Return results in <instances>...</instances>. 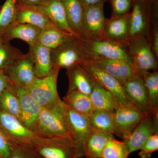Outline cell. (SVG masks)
I'll list each match as a JSON object with an SVG mask.
<instances>
[{
	"label": "cell",
	"instance_id": "ee69618b",
	"mask_svg": "<svg viewBox=\"0 0 158 158\" xmlns=\"http://www.w3.org/2000/svg\"><path fill=\"white\" fill-rule=\"evenodd\" d=\"M3 41H4V40H3L2 39V36L0 35V44H1V43H2L3 42Z\"/></svg>",
	"mask_w": 158,
	"mask_h": 158
},
{
	"label": "cell",
	"instance_id": "5b68a950",
	"mask_svg": "<svg viewBox=\"0 0 158 158\" xmlns=\"http://www.w3.org/2000/svg\"><path fill=\"white\" fill-rule=\"evenodd\" d=\"M59 73L46 77H36L26 88L36 102L42 108L53 107L61 100L57 91Z\"/></svg>",
	"mask_w": 158,
	"mask_h": 158
},
{
	"label": "cell",
	"instance_id": "603a6c76",
	"mask_svg": "<svg viewBox=\"0 0 158 158\" xmlns=\"http://www.w3.org/2000/svg\"><path fill=\"white\" fill-rule=\"evenodd\" d=\"M66 69L69 84L67 93L77 91L89 96L94 81L81 65L77 64Z\"/></svg>",
	"mask_w": 158,
	"mask_h": 158
},
{
	"label": "cell",
	"instance_id": "cb8c5ba5",
	"mask_svg": "<svg viewBox=\"0 0 158 158\" xmlns=\"http://www.w3.org/2000/svg\"><path fill=\"white\" fill-rule=\"evenodd\" d=\"M74 37L59 30L50 22L41 29L37 44L52 50Z\"/></svg>",
	"mask_w": 158,
	"mask_h": 158
},
{
	"label": "cell",
	"instance_id": "4fadbf2b",
	"mask_svg": "<svg viewBox=\"0 0 158 158\" xmlns=\"http://www.w3.org/2000/svg\"><path fill=\"white\" fill-rule=\"evenodd\" d=\"M52 58L54 67L59 70L61 69H67L80 64L85 60L77 37L52 50Z\"/></svg>",
	"mask_w": 158,
	"mask_h": 158
},
{
	"label": "cell",
	"instance_id": "ac0fdd59",
	"mask_svg": "<svg viewBox=\"0 0 158 158\" xmlns=\"http://www.w3.org/2000/svg\"><path fill=\"white\" fill-rule=\"evenodd\" d=\"M130 13L113 16L106 19L104 38L107 40L126 45L129 41Z\"/></svg>",
	"mask_w": 158,
	"mask_h": 158
},
{
	"label": "cell",
	"instance_id": "f1b7e54d",
	"mask_svg": "<svg viewBox=\"0 0 158 158\" xmlns=\"http://www.w3.org/2000/svg\"><path fill=\"white\" fill-rule=\"evenodd\" d=\"M142 77L147 91L150 109L152 113H158V72H148Z\"/></svg>",
	"mask_w": 158,
	"mask_h": 158
},
{
	"label": "cell",
	"instance_id": "ffe728a7",
	"mask_svg": "<svg viewBox=\"0 0 158 158\" xmlns=\"http://www.w3.org/2000/svg\"><path fill=\"white\" fill-rule=\"evenodd\" d=\"M4 71L11 81L26 88L36 78L34 63L28 53L24 54Z\"/></svg>",
	"mask_w": 158,
	"mask_h": 158
},
{
	"label": "cell",
	"instance_id": "3957f363",
	"mask_svg": "<svg viewBox=\"0 0 158 158\" xmlns=\"http://www.w3.org/2000/svg\"><path fill=\"white\" fill-rule=\"evenodd\" d=\"M34 132L38 137L43 138L66 136L72 138L64 117L62 100L53 107L41 109Z\"/></svg>",
	"mask_w": 158,
	"mask_h": 158
},
{
	"label": "cell",
	"instance_id": "52a82bcc",
	"mask_svg": "<svg viewBox=\"0 0 158 158\" xmlns=\"http://www.w3.org/2000/svg\"><path fill=\"white\" fill-rule=\"evenodd\" d=\"M0 130L10 144L30 147L38 136L26 127L15 116L0 110Z\"/></svg>",
	"mask_w": 158,
	"mask_h": 158
},
{
	"label": "cell",
	"instance_id": "7c38bea8",
	"mask_svg": "<svg viewBox=\"0 0 158 158\" xmlns=\"http://www.w3.org/2000/svg\"><path fill=\"white\" fill-rule=\"evenodd\" d=\"M149 114L143 113L134 107H117L113 113L114 134L124 139L142 118Z\"/></svg>",
	"mask_w": 158,
	"mask_h": 158
},
{
	"label": "cell",
	"instance_id": "d590c367",
	"mask_svg": "<svg viewBox=\"0 0 158 158\" xmlns=\"http://www.w3.org/2000/svg\"><path fill=\"white\" fill-rule=\"evenodd\" d=\"M158 149V132L148 138L140 149L138 155L141 158H150Z\"/></svg>",
	"mask_w": 158,
	"mask_h": 158
},
{
	"label": "cell",
	"instance_id": "ba28073f",
	"mask_svg": "<svg viewBox=\"0 0 158 158\" xmlns=\"http://www.w3.org/2000/svg\"><path fill=\"white\" fill-rule=\"evenodd\" d=\"M106 19L104 4L84 8L81 37L88 40L105 39Z\"/></svg>",
	"mask_w": 158,
	"mask_h": 158
},
{
	"label": "cell",
	"instance_id": "9a60e30c",
	"mask_svg": "<svg viewBox=\"0 0 158 158\" xmlns=\"http://www.w3.org/2000/svg\"><path fill=\"white\" fill-rule=\"evenodd\" d=\"M29 6H33L41 11L59 30L74 37H79L69 27L61 0H44L37 5Z\"/></svg>",
	"mask_w": 158,
	"mask_h": 158
},
{
	"label": "cell",
	"instance_id": "bcb514c9",
	"mask_svg": "<svg viewBox=\"0 0 158 158\" xmlns=\"http://www.w3.org/2000/svg\"><path fill=\"white\" fill-rule=\"evenodd\" d=\"M140 1H148V0H140Z\"/></svg>",
	"mask_w": 158,
	"mask_h": 158
},
{
	"label": "cell",
	"instance_id": "4316f807",
	"mask_svg": "<svg viewBox=\"0 0 158 158\" xmlns=\"http://www.w3.org/2000/svg\"><path fill=\"white\" fill-rule=\"evenodd\" d=\"M62 101L74 112L86 117L90 116L94 110L89 95L79 91L67 93Z\"/></svg>",
	"mask_w": 158,
	"mask_h": 158
},
{
	"label": "cell",
	"instance_id": "7a4b0ae2",
	"mask_svg": "<svg viewBox=\"0 0 158 158\" xmlns=\"http://www.w3.org/2000/svg\"><path fill=\"white\" fill-rule=\"evenodd\" d=\"M30 147L43 158H79L78 148L69 137L37 136L31 142Z\"/></svg>",
	"mask_w": 158,
	"mask_h": 158
},
{
	"label": "cell",
	"instance_id": "484cf974",
	"mask_svg": "<svg viewBox=\"0 0 158 158\" xmlns=\"http://www.w3.org/2000/svg\"><path fill=\"white\" fill-rule=\"evenodd\" d=\"M15 22L29 24L42 29L51 22L45 15L33 6L17 4Z\"/></svg>",
	"mask_w": 158,
	"mask_h": 158
},
{
	"label": "cell",
	"instance_id": "8992f818",
	"mask_svg": "<svg viewBox=\"0 0 158 158\" xmlns=\"http://www.w3.org/2000/svg\"><path fill=\"white\" fill-rule=\"evenodd\" d=\"M80 65L94 81L101 85L113 95L118 106L135 107L125 92L121 83L117 79L101 70L87 60H84Z\"/></svg>",
	"mask_w": 158,
	"mask_h": 158
},
{
	"label": "cell",
	"instance_id": "e575fe53",
	"mask_svg": "<svg viewBox=\"0 0 158 158\" xmlns=\"http://www.w3.org/2000/svg\"><path fill=\"white\" fill-rule=\"evenodd\" d=\"M11 148L8 158H43L30 147L11 144Z\"/></svg>",
	"mask_w": 158,
	"mask_h": 158
},
{
	"label": "cell",
	"instance_id": "f546056e",
	"mask_svg": "<svg viewBox=\"0 0 158 158\" xmlns=\"http://www.w3.org/2000/svg\"><path fill=\"white\" fill-rule=\"evenodd\" d=\"M90 128L112 133L114 135L113 113L94 110L88 117Z\"/></svg>",
	"mask_w": 158,
	"mask_h": 158
},
{
	"label": "cell",
	"instance_id": "e0dca14e",
	"mask_svg": "<svg viewBox=\"0 0 158 158\" xmlns=\"http://www.w3.org/2000/svg\"><path fill=\"white\" fill-rule=\"evenodd\" d=\"M27 53L34 63L36 77L43 78L59 72L53 64L52 50L36 44L29 46Z\"/></svg>",
	"mask_w": 158,
	"mask_h": 158
},
{
	"label": "cell",
	"instance_id": "1f68e13d",
	"mask_svg": "<svg viewBox=\"0 0 158 158\" xmlns=\"http://www.w3.org/2000/svg\"><path fill=\"white\" fill-rule=\"evenodd\" d=\"M24 55L9 42L3 41L0 44V69L5 70Z\"/></svg>",
	"mask_w": 158,
	"mask_h": 158
},
{
	"label": "cell",
	"instance_id": "7402d4cb",
	"mask_svg": "<svg viewBox=\"0 0 158 158\" xmlns=\"http://www.w3.org/2000/svg\"><path fill=\"white\" fill-rule=\"evenodd\" d=\"M114 138L112 133L91 128L83 142L84 156L86 158H101V154L105 145Z\"/></svg>",
	"mask_w": 158,
	"mask_h": 158
},
{
	"label": "cell",
	"instance_id": "ab89813d",
	"mask_svg": "<svg viewBox=\"0 0 158 158\" xmlns=\"http://www.w3.org/2000/svg\"><path fill=\"white\" fill-rule=\"evenodd\" d=\"M10 80L5 71L0 69V97L10 86Z\"/></svg>",
	"mask_w": 158,
	"mask_h": 158
},
{
	"label": "cell",
	"instance_id": "836d02e7",
	"mask_svg": "<svg viewBox=\"0 0 158 158\" xmlns=\"http://www.w3.org/2000/svg\"><path fill=\"white\" fill-rule=\"evenodd\" d=\"M129 155L124 142L114 138L105 145L101 154V158H127Z\"/></svg>",
	"mask_w": 158,
	"mask_h": 158
},
{
	"label": "cell",
	"instance_id": "d6a6232c",
	"mask_svg": "<svg viewBox=\"0 0 158 158\" xmlns=\"http://www.w3.org/2000/svg\"><path fill=\"white\" fill-rule=\"evenodd\" d=\"M17 0H6L0 9V35L15 22L17 13Z\"/></svg>",
	"mask_w": 158,
	"mask_h": 158
},
{
	"label": "cell",
	"instance_id": "f35d334b",
	"mask_svg": "<svg viewBox=\"0 0 158 158\" xmlns=\"http://www.w3.org/2000/svg\"><path fill=\"white\" fill-rule=\"evenodd\" d=\"M11 152V144L0 130V156L2 158H8Z\"/></svg>",
	"mask_w": 158,
	"mask_h": 158
},
{
	"label": "cell",
	"instance_id": "7dc6e473",
	"mask_svg": "<svg viewBox=\"0 0 158 158\" xmlns=\"http://www.w3.org/2000/svg\"><path fill=\"white\" fill-rule=\"evenodd\" d=\"M0 158H2V157L1 156H0Z\"/></svg>",
	"mask_w": 158,
	"mask_h": 158
},
{
	"label": "cell",
	"instance_id": "7bdbcfd3",
	"mask_svg": "<svg viewBox=\"0 0 158 158\" xmlns=\"http://www.w3.org/2000/svg\"><path fill=\"white\" fill-rule=\"evenodd\" d=\"M152 3L153 4H157L158 0H152Z\"/></svg>",
	"mask_w": 158,
	"mask_h": 158
},
{
	"label": "cell",
	"instance_id": "c3c4849f",
	"mask_svg": "<svg viewBox=\"0 0 158 158\" xmlns=\"http://www.w3.org/2000/svg\"><path fill=\"white\" fill-rule=\"evenodd\" d=\"M1 9V6H0V9Z\"/></svg>",
	"mask_w": 158,
	"mask_h": 158
},
{
	"label": "cell",
	"instance_id": "8d00e7d4",
	"mask_svg": "<svg viewBox=\"0 0 158 158\" xmlns=\"http://www.w3.org/2000/svg\"><path fill=\"white\" fill-rule=\"evenodd\" d=\"M134 0H110L113 9V16H119L129 13Z\"/></svg>",
	"mask_w": 158,
	"mask_h": 158
},
{
	"label": "cell",
	"instance_id": "83f0119b",
	"mask_svg": "<svg viewBox=\"0 0 158 158\" xmlns=\"http://www.w3.org/2000/svg\"><path fill=\"white\" fill-rule=\"evenodd\" d=\"M69 24L73 31L81 37V27L84 13V7L79 0H61Z\"/></svg>",
	"mask_w": 158,
	"mask_h": 158
},
{
	"label": "cell",
	"instance_id": "8fae6325",
	"mask_svg": "<svg viewBox=\"0 0 158 158\" xmlns=\"http://www.w3.org/2000/svg\"><path fill=\"white\" fill-rule=\"evenodd\" d=\"M10 87L19 102L21 113V122L34 132L35 123L42 108L33 98L25 86L10 80Z\"/></svg>",
	"mask_w": 158,
	"mask_h": 158
},
{
	"label": "cell",
	"instance_id": "277c9868",
	"mask_svg": "<svg viewBox=\"0 0 158 158\" xmlns=\"http://www.w3.org/2000/svg\"><path fill=\"white\" fill-rule=\"evenodd\" d=\"M126 46L132 64L138 75L142 77L150 70H157L158 59L152 52L147 38L141 37L131 40Z\"/></svg>",
	"mask_w": 158,
	"mask_h": 158
},
{
	"label": "cell",
	"instance_id": "b9f144b4",
	"mask_svg": "<svg viewBox=\"0 0 158 158\" xmlns=\"http://www.w3.org/2000/svg\"><path fill=\"white\" fill-rule=\"evenodd\" d=\"M44 0H23L22 3L20 4L26 6H34L43 2Z\"/></svg>",
	"mask_w": 158,
	"mask_h": 158
},
{
	"label": "cell",
	"instance_id": "6da1fadb",
	"mask_svg": "<svg viewBox=\"0 0 158 158\" xmlns=\"http://www.w3.org/2000/svg\"><path fill=\"white\" fill-rule=\"evenodd\" d=\"M77 40L85 60L120 59L131 62L126 45L106 39L88 40L77 37Z\"/></svg>",
	"mask_w": 158,
	"mask_h": 158
},
{
	"label": "cell",
	"instance_id": "4dcf8cb0",
	"mask_svg": "<svg viewBox=\"0 0 158 158\" xmlns=\"http://www.w3.org/2000/svg\"><path fill=\"white\" fill-rule=\"evenodd\" d=\"M0 110L15 116L21 122V113L19 102L10 85L0 97Z\"/></svg>",
	"mask_w": 158,
	"mask_h": 158
},
{
	"label": "cell",
	"instance_id": "9c48e42d",
	"mask_svg": "<svg viewBox=\"0 0 158 158\" xmlns=\"http://www.w3.org/2000/svg\"><path fill=\"white\" fill-rule=\"evenodd\" d=\"M152 6L151 0H134L132 11L130 13L129 40L141 37H146L150 40Z\"/></svg>",
	"mask_w": 158,
	"mask_h": 158
},
{
	"label": "cell",
	"instance_id": "d6986e66",
	"mask_svg": "<svg viewBox=\"0 0 158 158\" xmlns=\"http://www.w3.org/2000/svg\"><path fill=\"white\" fill-rule=\"evenodd\" d=\"M133 106L144 113H152L150 109L147 91L142 77L136 75L122 84Z\"/></svg>",
	"mask_w": 158,
	"mask_h": 158
},
{
	"label": "cell",
	"instance_id": "f6af8a7d",
	"mask_svg": "<svg viewBox=\"0 0 158 158\" xmlns=\"http://www.w3.org/2000/svg\"><path fill=\"white\" fill-rule=\"evenodd\" d=\"M17 4H20L22 3L23 0H17Z\"/></svg>",
	"mask_w": 158,
	"mask_h": 158
},
{
	"label": "cell",
	"instance_id": "74e56055",
	"mask_svg": "<svg viewBox=\"0 0 158 158\" xmlns=\"http://www.w3.org/2000/svg\"><path fill=\"white\" fill-rule=\"evenodd\" d=\"M153 30L151 37H150V44L152 50L155 56L158 59V25L156 20L153 19L152 21Z\"/></svg>",
	"mask_w": 158,
	"mask_h": 158
},
{
	"label": "cell",
	"instance_id": "44dd1931",
	"mask_svg": "<svg viewBox=\"0 0 158 158\" xmlns=\"http://www.w3.org/2000/svg\"><path fill=\"white\" fill-rule=\"evenodd\" d=\"M41 31V29L36 26L14 22L6 29L2 37L4 41L9 42L12 39H19L31 46L37 44Z\"/></svg>",
	"mask_w": 158,
	"mask_h": 158
},
{
	"label": "cell",
	"instance_id": "2e32d148",
	"mask_svg": "<svg viewBox=\"0 0 158 158\" xmlns=\"http://www.w3.org/2000/svg\"><path fill=\"white\" fill-rule=\"evenodd\" d=\"M87 61L117 79L121 84L137 75L131 62L126 60L100 59Z\"/></svg>",
	"mask_w": 158,
	"mask_h": 158
},
{
	"label": "cell",
	"instance_id": "5bb4252c",
	"mask_svg": "<svg viewBox=\"0 0 158 158\" xmlns=\"http://www.w3.org/2000/svg\"><path fill=\"white\" fill-rule=\"evenodd\" d=\"M63 113L67 127L72 138L78 148L79 157L84 156L83 144L85 137L91 128L88 117L74 112L62 102Z\"/></svg>",
	"mask_w": 158,
	"mask_h": 158
},
{
	"label": "cell",
	"instance_id": "60d3db41",
	"mask_svg": "<svg viewBox=\"0 0 158 158\" xmlns=\"http://www.w3.org/2000/svg\"><path fill=\"white\" fill-rule=\"evenodd\" d=\"M84 8L96 6L100 4H104L107 1L110 0H79Z\"/></svg>",
	"mask_w": 158,
	"mask_h": 158
},
{
	"label": "cell",
	"instance_id": "d4e9b609",
	"mask_svg": "<svg viewBox=\"0 0 158 158\" xmlns=\"http://www.w3.org/2000/svg\"><path fill=\"white\" fill-rule=\"evenodd\" d=\"M89 97L94 110L113 113L118 106L113 95L94 81Z\"/></svg>",
	"mask_w": 158,
	"mask_h": 158
},
{
	"label": "cell",
	"instance_id": "30bf717a",
	"mask_svg": "<svg viewBox=\"0 0 158 158\" xmlns=\"http://www.w3.org/2000/svg\"><path fill=\"white\" fill-rule=\"evenodd\" d=\"M158 113H150L139 122L127 137L123 139L129 154L141 149L148 138L158 132Z\"/></svg>",
	"mask_w": 158,
	"mask_h": 158
}]
</instances>
